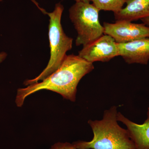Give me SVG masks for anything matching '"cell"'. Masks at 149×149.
Instances as JSON below:
<instances>
[{"instance_id": "obj_10", "label": "cell", "mask_w": 149, "mask_h": 149, "mask_svg": "<svg viewBox=\"0 0 149 149\" xmlns=\"http://www.w3.org/2000/svg\"><path fill=\"white\" fill-rule=\"evenodd\" d=\"M91 1L99 10L111 11L114 14L123 8L126 0H91Z\"/></svg>"}, {"instance_id": "obj_5", "label": "cell", "mask_w": 149, "mask_h": 149, "mask_svg": "<svg viewBox=\"0 0 149 149\" xmlns=\"http://www.w3.org/2000/svg\"><path fill=\"white\" fill-rule=\"evenodd\" d=\"M103 26L104 34L112 37L117 44L149 38V26L143 23L136 24L120 20L113 23L104 22Z\"/></svg>"}, {"instance_id": "obj_3", "label": "cell", "mask_w": 149, "mask_h": 149, "mask_svg": "<svg viewBox=\"0 0 149 149\" xmlns=\"http://www.w3.org/2000/svg\"><path fill=\"white\" fill-rule=\"evenodd\" d=\"M42 12L49 17V38L50 49V58L48 65L42 72L35 78L24 81L26 86L38 83L54 72L61 66L66 56L67 52L72 48L73 39L67 36L61 24L62 15L64 8L60 3L56 5L52 12L48 13L37 5Z\"/></svg>"}, {"instance_id": "obj_14", "label": "cell", "mask_w": 149, "mask_h": 149, "mask_svg": "<svg viewBox=\"0 0 149 149\" xmlns=\"http://www.w3.org/2000/svg\"><path fill=\"white\" fill-rule=\"evenodd\" d=\"M76 2H83L90 3L91 1V0H74Z\"/></svg>"}, {"instance_id": "obj_6", "label": "cell", "mask_w": 149, "mask_h": 149, "mask_svg": "<svg viewBox=\"0 0 149 149\" xmlns=\"http://www.w3.org/2000/svg\"><path fill=\"white\" fill-rule=\"evenodd\" d=\"M78 56L89 62H105L119 56L117 43L108 35H104L93 42L83 46Z\"/></svg>"}, {"instance_id": "obj_11", "label": "cell", "mask_w": 149, "mask_h": 149, "mask_svg": "<svg viewBox=\"0 0 149 149\" xmlns=\"http://www.w3.org/2000/svg\"><path fill=\"white\" fill-rule=\"evenodd\" d=\"M50 149H75V148L72 143H70L68 142H59L54 144Z\"/></svg>"}, {"instance_id": "obj_2", "label": "cell", "mask_w": 149, "mask_h": 149, "mask_svg": "<svg viewBox=\"0 0 149 149\" xmlns=\"http://www.w3.org/2000/svg\"><path fill=\"white\" fill-rule=\"evenodd\" d=\"M117 113V107L113 106L104 111L102 120H88L93 139L74 142L75 149H134L127 130L118 123Z\"/></svg>"}, {"instance_id": "obj_1", "label": "cell", "mask_w": 149, "mask_h": 149, "mask_svg": "<svg viewBox=\"0 0 149 149\" xmlns=\"http://www.w3.org/2000/svg\"><path fill=\"white\" fill-rule=\"evenodd\" d=\"M94 69L93 63L79 56L66 55L58 69L42 82L17 90V105L21 107L28 96L42 90L53 91L61 95L64 99L75 102L78 83L85 75Z\"/></svg>"}, {"instance_id": "obj_8", "label": "cell", "mask_w": 149, "mask_h": 149, "mask_svg": "<svg viewBox=\"0 0 149 149\" xmlns=\"http://www.w3.org/2000/svg\"><path fill=\"white\" fill-rule=\"evenodd\" d=\"M117 119L118 121L122 122L127 127L126 130L134 149H149V107L147 119L142 124L131 121L120 112L117 113Z\"/></svg>"}, {"instance_id": "obj_12", "label": "cell", "mask_w": 149, "mask_h": 149, "mask_svg": "<svg viewBox=\"0 0 149 149\" xmlns=\"http://www.w3.org/2000/svg\"><path fill=\"white\" fill-rule=\"evenodd\" d=\"M141 20L144 24L149 26V17L142 19H141Z\"/></svg>"}, {"instance_id": "obj_15", "label": "cell", "mask_w": 149, "mask_h": 149, "mask_svg": "<svg viewBox=\"0 0 149 149\" xmlns=\"http://www.w3.org/2000/svg\"><path fill=\"white\" fill-rule=\"evenodd\" d=\"M3 0H0V2H1Z\"/></svg>"}, {"instance_id": "obj_4", "label": "cell", "mask_w": 149, "mask_h": 149, "mask_svg": "<svg viewBox=\"0 0 149 149\" xmlns=\"http://www.w3.org/2000/svg\"><path fill=\"white\" fill-rule=\"evenodd\" d=\"M100 10L90 3L76 2L69 9V17L77 32V46H85L104 35L99 20Z\"/></svg>"}, {"instance_id": "obj_9", "label": "cell", "mask_w": 149, "mask_h": 149, "mask_svg": "<svg viewBox=\"0 0 149 149\" xmlns=\"http://www.w3.org/2000/svg\"><path fill=\"white\" fill-rule=\"evenodd\" d=\"M126 6L114 13L116 21L129 22L149 17V0H126Z\"/></svg>"}, {"instance_id": "obj_7", "label": "cell", "mask_w": 149, "mask_h": 149, "mask_svg": "<svg viewBox=\"0 0 149 149\" xmlns=\"http://www.w3.org/2000/svg\"><path fill=\"white\" fill-rule=\"evenodd\" d=\"M119 56L128 64L147 65L149 61V38L117 44Z\"/></svg>"}, {"instance_id": "obj_13", "label": "cell", "mask_w": 149, "mask_h": 149, "mask_svg": "<svg viewBox=\"0 0 149 149\" xmlns=\"http://www.w3.org/2000/svg\"><path fill=\"white\" fill-rule=\"evenodd\" d=\"M6 57V54L5 53H1L0 54V63L2 62Z\"/></svg>"}]
</instances>
